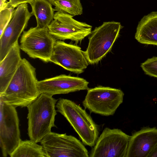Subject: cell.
I'll return each instance as SVG.
<instances>
[{
	"instance_id": "6da1fadb",
	"label": "cell",
	"mask_w": 157,
	"mask_h": 157,
	"mask_svg": "<svg viewBox=\"0 0 157 157\" xmlns=\"http://www.w3.org/2000/svg\"><path fill=\"white\" fill-rule=\"evenodd\" d=\"M38 82L36 68L23 58L0 99L15 107H27L40 94Z\"/></svg>"
},
{
	"instance_id": "7a4b0ae2",
	"label": "cell",
	"mask_w": 157,
	"mask_h": 157,
	"mask_svg": "<svg viewBox=\"0 0 157 157\" xmlns=\"http://www.w3.org/2000/svg\"><path fill=\"white\" fill-rule=\"evenodd\" d=\"M58 100L46 93L38 97L27 106L28 134L30 140L37 143L51 132L57 114L55 108Z\"/></svg>"
},
{
	"instance_id": "3957f363",
	"label": "cell",
	"mask_w": 157,
	"mask_h": 157,
	"mask_svg": "<svg viewBox=\"0 0 157 157\" xmlns=\"http://www.w3.org/2000/svg\"><path fill=\"white\" fill-rule=\"evenodd\" d=\"M56 107L57 111L67 120L82 143L94 146L98 137L99 127L85 110L75 102L63 98L59 99Z\"/></svg>"
},
{
	"instance_id": "277c9868",
	"label": "cell",
	"mask_w": 157,
	"mask_h": 157,
	"mask_svg": "<svg viewBox=\"0 0 157 157\" xmlns=\"http://www.w3.org/2000/svg\"><path fill=\"white\" fill-rule=\"evenodd\" d=\"M122 28L120 22H105L92 31L85 51L89 64L98 63L110 51Z\"/></svg>"
},
{
	"instance_id": "5b68a950",
	"label": "cell",
	"mask_w": 157,
	"mask_h": 157,
	"mask_svg": "<svg viewBox=\"0 0 157 157\" xmlns=\"http://www.w3.org/2000/svg\"><path fill=\"white\" fill-rule=\"evenodd\" d=\"M124 95L120 89L99 86L87 90L82 104L90 113L113 115L122 103Z\"/></svg>"
},
{
	"instance_id": "8992f818",
	"label": "cell",
	"mask_w": 157,
	"mask_h": 157,
	"mask_svg": "<svg viewBox=\"0 0 157 157\" xmlns=\"http://www.w3.org/2000/svg\"><path fill=\"white\" fill-rule=\"evenodd\" d=\"M56 39L48 28L36 26L24 31L20 40V49L31 58L38 59L46 63L50 62Z\"/></svg>"
},
{
	"instance_id": "52a82bcc",
	"label": "cell",
	"mask_w": 157,
	"mask_h": 157,
	"mask_svg": "<svg viewBox=\"0 0 157 157\" xmlns=\"http://www.w3.org/2000/svg\"><path fill=\"white\" fill-rule=\"evenodd\" d=\"M46 157H88L83 143L66 133L50 132L40 142Z\"/></svg>"
},
{
	"instance_id": "ba28073f",
	"label": "cell",
	"mask_w": 157,
	"mask_h": 157,
	"mask_svg": "<svg viewBox=\"0 0 157 157\" xmlns=\"http://www.w3.org/2000/svg\"><path fill=\"white\" fill-rule=\"evenodd\" d=\"M15 108L0 99V146L4 157L10 155L21 140Z\"/></svg>"
},
{
	"instance_id": "9c48e42d",
	"label": "cell",
	"mask_w": 157,
	"mask_h": 157,
	"mask_svg": "<svg viewBox=\"0 0 157 157\" xmlns=\"http://www.w3.org/2000/svg\"><path fill=\"white\" fill-rule=\"evenodd\" d=\"M73 16L58 11L48 28L50 33L56 40H70L78 42L90 35L92 27L85 22L79 21Z\"/></svg>"
},
{
	"instance_id": "30bf717a",
	"label": "cell",
	"mask_w": 157,
	"mask_h": 157,
	"mask_svg": "<svg viewBox=\"0 0 157 157\" xmlns=\"http://www.w3.org/2000/svg\"><path fill=\"white\" fill-rule=\"evenodd\" d=\"M130 137L118 128L106 127L98 137L90 157H125Z\"/></svg>"
},
{
	"instance_id": "8fae6325",
	"label": "cell",
	"mask_w": 157,
	"mask_h": 157,
	"mask_svg": "<svg viewBox=\"0 0 157 157\" xmlns=\"http://www.w3.org/2000/svg\"><path fill=\"white\" fill-rule=\"evenodd\" d=\"M50 62L78 74L83 73L89 64L80 47L61 40L56 41Z\"/></svg>"
},
{
	"instance_id": "7c38bea8",
	"label": "cell",
	"mask_w": 157,
	"mask_h": 157,
	"mask_svg": "<svg viewBox=\"0 0 157 157\" xmlns=\"http://www.w3.org/2000/svg\"><path fill=\"white\" fill-rule=\"evenodd\" d=\"M33 15L28 10L27 3L20 4L14 10L10 20L0 36V62L18 41Z\"/></svg>"
},
{
	"instance_id": "4fadbf2b",
	"label": "cell",
	"mask_w": 157,
	"mask_h": 157,
	"mask_svg": "<svg viewBox=\"0 0 157 157\" xmlns=\"http://www.w3.org/2000/svg\"><path fill=\"white\" fill-rule=\"evenodd\" d=\"M89 84L82 78L61 75L38 81L37 87L40 94L44 93L52 96L88 90Z\"/></svg>"
},
{
	"instance_id": "5bb4252c",
	"label": "cell",
	"mask_w": 157,
	"mask_h": 157,
	"mask_svg": "<svg viewBox=\"0 0 157 157\" xmlns=\"http://www.w3.org/2000/svg\"><path fill=\"white\" fill-rule=\"evenodd\" d=\"M157 144V128L144 127L130 137L125 157H148Z\"/></svg>"
},
{
	"instance_id": "9a60e30c",
	"label": "cell",
	"mask_w": 157,
	"mask_h": 157,
	"mask_svg": "<svg viewBox=\"0 0 157 157\" xmlns=\"http://www.w3.org/2000/svg\"><path fill=\"white\" fill-rule=\"evenodd\" d=\"M20 49L17 41L0 62V94L6 90L22 60Z\"/></svg>"
},
{
	"instance_id": "2e32d148",
	"label": "cell",
	"mask_w": 157,
	"mask_h": 157,
	"mask_svg": "<svg viewBox=\"0 0 157 157\" xmlns=\"http://www.w3.org/2000/svg\"><path fill=\"white\" fill-rule=\"evenodd\" d=\"M135 38L141 44L157 46V12H152L141 19Z\"/></svg>"
},
{
	"instance_id": "e0dca14e",
	"label": "cell",
	"mask_w": 157,
	"mask_h": 157,
	"mask_svg": "<svg viewBox=\"0 0 157 157\" xmlns=\"http://www.w3.org/2000/svg\"><path fill=\"white\" fill-rule=\"evenodd\" d=\"M29 4L32 9L31 12L36 19V27L48 28L53 20L56 9L52 8L47 0H33Z\"/></svg>"
},
{
	"instance_id": "ac0fdd59",
	"label": "cell",
	"mask_w": 157,
	"mask_h": 157,
	"mask_svg": "<svg viewBox=\"0 0 157 157\" xmlns=\"http://www.w3.org/2000/svg\"><path fill=\"white\" fill-rule=\"evenodd\" d=\"M10 156L11 157H46L42 146L31 140H21Z\"/></svg>"
},
{
	"instance_id": "d6986e66",
	"label": "cell",
	"mask_w": 157,
	"mask_h": 157,
	"mask_svg": "<svg viewBox=\"0 0 157 157\" xmlns=\"http://www.w3.org/2000/svg\"><path fill=\"white\" fill-rule=\"evenodd\" d=\"M55 9L70 14L73 17L82 14L83 8L80 0H56Z\"/></svg>"
},
{
	"instance_id": "ffe728a7",
	"label": "cell",
	"mask_w": 157,
	"mask_h": 157,
	"mask_svg": "<svg viewBox=\"0 0 157 157\" xmlns=\"http://www.w3.org/2000/svg\"><path fill=\"white\" fill-rule=\"evenodd\" d=\"M140 67L146 74L157 78V57L147 59Z\"/></svg>"
},
{
	"instance_id": "44dd1931",
	"label": "cell",
	"mask_w": 157,
	"mask_h": 157,
	"mask_svg": "<svg viewBox=\"0 0 157 157\" xmlns=\"http://www.w3.org/2000/svg\"><path fill=\"white\" fill-rule=\"evenodd\" d=\"M14 10L11 7L0 11V36L10 20Z\"/></svg>"
},
{
	"instance_id": "7402d4cb",
	"label": "cell",
	"mask_w": 157,
	"mask_h": 157,
	"mask_svg": "<svg viewBox=\"0 0 157 157\" xmlns=\"http://www.w3.org/2000/svg\"><path fill=\"white\" fill-rule=\"evenodd\" d=\"M33 0H9L10 5L13 8L17 7L18 6L23 3H30Z\"/></svg>"
},
{
	"instance_id": "603a6c76",
	"label": "cell",
	"mask_w": 157,
	"mask_h": 157,
	"mask_svg": "<svg viewBox=\"0 0 157 157\" xmlns=\"http://www.w3.org/2000/svg\"><path fill=\"white\" fill-rule=\"evenodd\" d=\"M12 7L7 0H0V11Z\"/></svg>"
},
{
	"instance_id": "cb8c5ba5",
	"label": "cell",
	"mask_w": 157,
	"mask_h": 157,
	"mask_svg": "<svg viewBox=\"0 0 157 157\" xmlns=\"http://www.w3.org/2000/svg\"><path fill=\"white\" fill-rule=\"evenodd\" d=\"M148 157H157V144L150 153Z\"/></svg>"
},
{
	"instance_id": "d4e9b609",
	"label": "cell",
	"mask_w": 157,
	"mask_h": 157,
	"mask_svg": "<svg viewBox=\"0 0 157 157\" xmlns=\"http://www.w3.org/2000/svg\"><path fill=\"white\" fill-rule=\"evenodd\" d=\"M52 5H54V2L56 0H47Z\"/></svg>"
}]
</instances>
